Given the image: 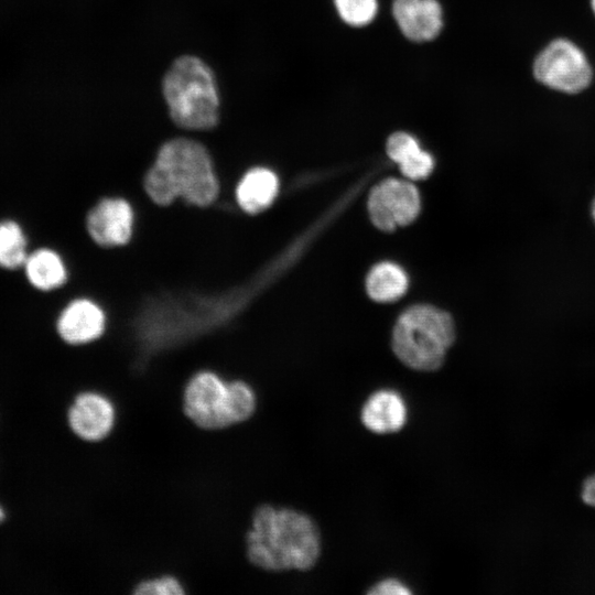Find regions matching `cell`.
Segmentation results:
<instances>
[{
	"mask_svg": "<svg viewBox=\"0 0 595 595\" xmlns=\"http://www.w3.org/2000/svg\"><path fill=\"white\" fill-rule=\"evenodd\" d=\"M183 410L198 428L219 430L232 425L227 381L217 372H195L184 389Z\"/></svg>",
	"mask_w": 595,
	"mask_h": 595,
	"instance_id": "obj_6",
	"label": "cell"
},
{
	"mask_svg": "<svg viewBox=\"0 0 595 595\" xmlns=\"http://www.w3.org/2000/svg\"><path fill=\"white\" fill-rule=\"evenodd\" d=\"M367 593L372 595H408L412 591L401 580L388 577L374 584Z\"/></svg>",
	"mask_w": 595,
	"mask_h": 595,
	"instance_id": "obj_21",
	"label": "cell"
},
{
	"mask_svg": "<svg viewBox=\"0 0 595 595\" xmlns=\"http://www.w3.org/2000/svg\"><path fill=\"white\" fill-rule=\"evenodd\" d=\"M368 210L374 225L381 230L408 225L420 210L418 190L410 182L388 178L371 190Z\"/></svg>",
	"mask_w": 595,
	"mask_h": 595,
	"instance_id": "obj_7",
	"label": "cell"
},
{
	"mask_svg": "<svg viewBox=\"0 0 595 595\" xmlns=\"http://www.w3.org/2000/svg\"><path fill=\"white\" fill-rule=\"evenodd\" d=\"M132 595H186V591L176 576L162 574L139 582Z\"/></svg>",
	"mask_w": 595,
	"mask_h": 595,
	"instance_id": "obj_18",
	"label": "cell"
},
{
	"mask_svg": "<svg viewBox=\"0 0 595 595\" xmlns=\"http://www.w3.org/2000/svg\"><path fill=\"white\" fill-rule=\"evenodd\" d=\"M116 410L104 394L85 390L77 393L66 411L71 432L79 440L98 442L112 430Z\"/></svg>",
	"mask_w": 595,
	"mask_h": 595,
	"instance_id": "obj_8",
	"label": "cell"
},
{
	"mask_svg": "<svg viewBox=\"0 0 595 595\" xmlns=\"http://www.w3.org/2000/svg\"><path fill=\"white\" fill-rule=\"evenodd\" d=\"M420 150L416 139L405 132L393 133L387 142V153L398 164L407 161Z\"/></svg>",
	"mask_w": 595,
	"mask_h": 595,
	"instance_id": "obj_19",
	"label": "cell"
},
{
	"mask_svg": "<svg viewBox=\"0 0 595 595\" xmlns=\"http://www.w3.org/2000/svg\"><path fill=\"white\" fill-rule=\"evenodd\" d=\"M534 77L543 85L567 94L584 90L592 80V68L583 51L573 42H550L533 63Z\"/></svg>",
	"mask_w": 595,
	"mask_h": 595,
	"instance_id": "obj_5",
	"label": "cell"
},
{
	"mask_svg": "<svg viewBox=\"0 0 595 595\" xmlns=\"http://www.w3.org/2000/svg\"><path fill=\"white\" fill-rule=\"evenodd\" d=\"M408 407L400 392L392 389L374 391L360 411L363 425L375 434L397 433L405 425Z\"/></svg>",
	"mask_w": 595,
	"mask_h": 595,
	"instance_id": "obj_11",
	"label": "cell"
},
{
	"mask_svg": "<svg viewBox=\"0 0 595 595\" xmlns=\"http://www.w3.org/2000/svg\"><path fill=\"white\" fill-rule=\"evenodd\" d=\"M105 315L99 305L86 298L67 302L55 320L58 338L68 346L80 347L97 340L105 331Z\"/></svg>",
	"mask_w": 595,
	"mask_h": 595,
	"instance_id": "obj_10",
	"label": "cell"
},
{
	"mask_svg": "<svg viewBox=\"0 0 595 595\" xmlns=\"http://www.w3.org/2000/svg\"><path fill=\"white\" fill-rule=\"evenodd\" d=\"M162 95L177 127L205 131L217 126L220 111L217 82L202 58L195 55L175 58L163 76Z\"/></svg>",
	"mask_w": 595,
	"mask_h": 595,
	"instance_id": "obj_3",
	"label": "cell"
},
{
	"mask_svg": "<svg viewBox=\"0 0 595 595\" xmlns=\"http://www.w3.org/2000/svg\"><path fill=\"white\" fill-rule=\"evenodd\" d=\"M392 12L402 33L412 41H430L442 29V9L436 0H393Z\"/></svg>",
	"mask_w": 595,
	"mask_h": 595,
	"instance_id": "obj_12",
	"label": "cell"
},
{
	"mask_svg": "<svg viewBox=\"0 0 595 595\" xmlns=\"http://www.w3.org/2000/svg\"><path fill=\"white\" fill-rule=\"evenodd\" d=\"M340 18L354 26L366 25L377 13V0H334Z\"/></svg>",
	"mask_w": 595,
	"mask_h": 595,
	"instance_id": "obj_17",
	"label": "cell"
},
{
	"mask_svg": "<svg viewBox=\"0 0 595 595\" xmlns=\"http://www.w3.org/2000/svg\"><path fill=\"white\" fill-rule=\"evenodd\" d=\"M408 288L404 271L394 263L381 262L374 267L367 278V291L378 302H390L403 295Z\"/></svg>",
	"mask_w": 595,
	"mask_h": 595,
	"instance_id": "obj_16",
	"label": "cell"
},
{
	"mask_svg": "<svg viewBox=\"0 0 595 595\" xmlns=\"http://www.w3.org/2000/svg\"><path fill=\"white\" fill-rule=\"evenodd\" d=\"M279 191L277 175L266 167L249 170L236 187L239 206L249 214L262 212L274 201Z\"/></svg>",
	"mask_w": 595,
	"mask_h": 595,
	"instance_id": "obj_14",
	"label": "cell"
},
{
	"mask_svg": "<svg viewBox=\"0 0 595 595\" xmlns=\"http://www.w3.org/2000/svg\"><path fill=\"white\" fill-rule=\"evenodd\" d=\"M591 4H592L593 11L595 13V0H591Z\"/></svg>",
	"mask_w": 595,
	"mask_h": 595,
	"instance_id": "obj_25",
	"label": "cell"
},
{
	"mask_svg": "<svg viewBox=\"0 0 595 595\" xmlns=\"http://www.w3.org/2000/svg\"><path fill=\"white\" fill-rule=\"evenodd\" d=\"M6 510L4 508L0 505V524L4 521L6 519Z\"/></svg>",
	"mask_w": 595,
	"mask_h": 595,
	"instance_id": "obj_24",
	"label": "cell"
},
{
	"mask_svg": "<svg viewBox=\"0 0 595 595\" xmlns=\"http://www.w3.org/2000/svg\"><path fill=\"white\" fill-rule=\"evenodd\" d=\"M31 250L23 224L13 217L0 218V270L20 271Z\"/></svg>",
	"mask_w": 595,
	"mask_h": 595,
	"instance_id": "obj_15",
	"label": "cell"
},
{
	"mask_svg": "<svg viewBox=\"0 0 595 595\" xmlns=\"http://www.w3.org/2000/svg\"><path fill=\"white\" fill-rule=\"evenodd\" d=\"M20 271L28 285L40 293L57 291L68 280L64 258L48 246L31 248Z\"/></svg>",
	"mask_w": 595,
	"mask_h": 595,
	"instance_id": "obj_13",
	"label": "cell"
},
{
	"mask_svg": "<svg viewBox=\"0 0 595 595\" xmlns=\"http://www.w3.org/2000/svg\"><path fill=\"white\" fill-rule=\"evenodd\" d=\"M246 552L255 567L270 574L306 572L321 558V531L307 513L293 507L263 502L252 513Z\"/></svg>",
	"mask_w": 595,
	"mask_h": 595,
	"instance_id": "obj_1",
	"label": "cell"
},
{
	"mask_svg": "<svg viewBox=\"0 0 595 595\" xmlns=\"http://www.w3.org/2000/svg\"><path fill=\"white\" fill-rule=\"evenodd\" d=\"M433 158L422 149L405 162L399 164L401 172L410 180L425 178L433 170Z\"/></svg>",
	"mask_w": 595,
	"mask_h": 595,
	"instance_id": "obj_20",
	"label": "cell"
},
{
	"mask_svg": "<svg viewBox=\"0 0 595 595\" xmlns=\"http://www.w3.org/2000/svg\"><path fill=\"white\" fill-rule=\"evenodd\" d=\"M148 196L158 205L183 198L207 206L218 194V181L207 149L193 139L173 138L159 149L144 177Z\"/></svg>",
	"mask_w": 595,
	"mask_h": 595,
	"instance_id": "obj_2",
	"label": "cell"
},
{
	"mask_svg": "<svg viewBox=\"0 0 595 595\" xmlns=\"http://www.w3.org/2000/svg\"><path fill=\"white\" fill-rule=\"evenodd\" d=\"M454 338L453 321L447 313L430 305H415L396 323L392 349L407 367L435 371L442 367Z\"/></svg>",
	"mask_w": 595,
	"mask_h": 595,
	"instance_id": "obj_4",
	"label": "cell"
},
{
	"mask_svg": "<svg viewBox=\"0 0 595 595\" xmlns=\"http://www.w3.org/2000/svg\"><path fill=\"white\" fill-rule=\"evenodd\" d=\"M581 498L584 504L595 508V474L589 475L583 482Z\"/></svg>",
	"mask_w": 595,
	"mask_h": 595,
	"instance_id": "obj_22",
	"label": "cell"
},
{
	"mask_svg": "<svg viewBox=\"0 0 595 595\" xmlns=\"http://www.w3.org/2000/svg\"><path fill=\"white\" fill-rule=\"evenodd\" d=\"M133 212L119 197L99 201L86 216V229L94 242L102 247L122 246L130 240Z\"/></svg>",
	"mask_w": 595,
	"mask_h": 595,
	"instance_id": "obj_9",
	"label": "cell"
},
{
	"mask_svg": "<svg viewBox=\"0 0 595 595\" xmlns=\"http://www.w3.org/2000/svg\"><path fill=\"white\" fill-rule=\"evenodd\" d=\"M589 216L595 226V194L592 197L591 203H589Z\"/></svg>",
	"mask_w": 595,
	"mask_h": 595,
	"instance_id": "obj_23",
	"label": "cell"
}]
</instances>
